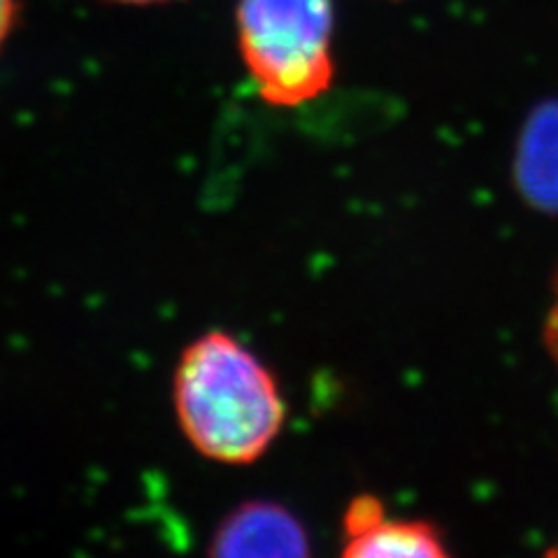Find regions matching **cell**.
<instances>
[{
  "label": "cell",
  "instance_id": "6da1fadb",
  "mask_svg": "<svg viewBox=\"0 0 558 558\" xmlns=\"http://www.w3.org/2000/svg\"><path fill=\"white\" fill-rule=\"evenodd\" d=\"M172 405L189 445L221 465L264 459L287 422L272 371L229 330H207L184 347Z\"/></svg>",
  "mask_w": 558,
  "mask_h": 558
},
{
  "label": "cell",
  "instance_id": "7a4b0ae2",
  "mask_svg": "<svg viewBox=\"0 0 558 558\" xmlns=\"http://www.w3.org/2000/svg\"><path fill=\"white\" fill-rule=\"evenodd\" d=\"M333 0H238L240 59L260 100L301 108L336 80Z\"/></svg>",
  "mask_w": 558,
  "mask_h": 558
},
{
  "label": "cell",
  "instance_id": "3957f363",
  "mask_svg": "<svg viewBox=\"0 0 558 558\" xmlns=\"http://www.w3.org/2000/svg\"><path fill=\"white\" fill-rule=\"evenodd\" d=\"M449 549L435 523L391 517L377 496H356L342 514L347 558H442Z\"/></svg>",
  "mask_w": 558,
  "mask_h": 558
},
{
  "label": "cell",
  "instance_id": "277c9868",
  "mask_svg": "<svg viewBox=\"0 0 558 558\" xmlns=\"http://www.w3.org/2000/svg\"><path fill=\"white\" fill-rule=\"evenodd\" d=\"M213 556H307L310 537L299 517L272 500L242 502L213 535Z\"/></svg>",
  "mask_w": 558,
  "mask_h": 558
},
{
  "label": "cell",
  "instance_id": "5b68a950",
  "mask_svg": "<svg viewBox=\"0 0 558 558\" xmlns=\"http://www.w3.org/2000/svg\"><path fill=\"white\" fill-rule=\"evenodd\" d=\"M519 186L531 203L558 209V105L539 110L519 149Z\"/></svg>",
  "mask_w": 558,
  "mask_h": 558
},
{
  "label": "cell",
  "instance_id": "8992f818",
  "mask_svg": "<svg viewBox=\"0 0 558 558\" xmlns=\"http://www.w3.org/2000/svg\"><path fill=\"white\" fill-rule=\"evenodd\" d=\"M543 342L547 347L549 356L558 365V275L554 279V299H551L547 319H545V326H543Z\"/></svg>",
  "mask_w": 558,
  "mask_h": 558
},
{
  "label": "cell",
  "instance_id": "52a82bcc",
  "mask_svg": "<svg viewBox=\"0 0 558 558\" xmlns=\"http://www.w3.org/2000/svg\"><path fill=\"white\" fill-rule=\"evenodd\" d=\"M20 16V0H0V47L5 45Z\"/></svg>",
  "mask_w": 558,
  "mask_h": 558
},
{
  "label": "cell",
  "instance_id": "ba28073f",
  "mask_svg": "<svg viewBox=\"0 0 558 558\" xmlns=\"http://www.w3.org/2000/svg\"><path fill=\"white\" fill-rule=\"evenodd\" d=\"M108 3H117V5H159V3H170V0H108Z\"/></svg>",
  "mask_w": 558,
  "mask_h": 558
},
{
  "label": "cell",
  "instance_id": "9c48e42d",
  "mask_svg": "<svg viewBox=\"0 0 558 558\" xmlns=\"http://www.w3.org/2000/svg\"><path fill=\"white\" fill-rule=\"evenodd\" d=\"M556 554H558V549H556Z\"/></svg>",
  "mask_w": 558,
  "mask_h": 558
}]
</instances>
